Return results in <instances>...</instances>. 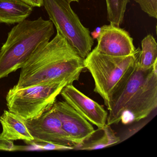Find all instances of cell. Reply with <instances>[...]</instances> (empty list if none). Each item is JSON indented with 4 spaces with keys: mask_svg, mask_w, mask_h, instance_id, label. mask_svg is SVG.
<instances>
[{
    "mask_svg": "<svg viewBox=\"0 0 157 157\" xmlns=\"http://www.w3.org/2000/svg\"><path fill=\"white\" fill-rule=\"evenodd\" d=\"M85 68L84 59L59 32L54 38L36 50L21 68L14 87L22 88L47 82L78 81Z\"/></svg>",
    "mask_w": 157,
    "mask_h": 157,
    "instance_id": "1",
    "label": "cell"
},
{
    "mask_svg": "<svg viewBox=\"0 0 157 157\" xmlns=\"http://www.w3.org/2000/svg\"><path fill=\"white\" fill-rule=\"evenodd\" d=\"M54 33L53 23L42 17L16 25L0 50V79L21 69L33 54L49 42Z\"/></svg>",
    "mask_w": 157,
    "mask_h": 157,
    "instance_id": "2",
    "label": "cell"
},
{
    "mask_svg": "<svg viewBox=\"0 0 157 157\" xmlns=\"http://www.w3.org/2000/svg\"><path fill=\"white\" fill-rule=\"evenodd\" d=\"M140 52L139 47L129 56H113L101 54L94 48L84 59V67L94 81V91L103 98L107 108L113 96L130 76Z\"/></svg>",
    "mask_w": 157,
    "mask_h": 157,
    "instance_id": "3",
    "label": "cell"
},
{
    "mask_svg": "<svg viewBox=\"0 0 157 157\" xmlns=\"http://www.w3.org/2000/svg\"><path fill=\"white\" fill-rule=\"evenodd\" d=\"M67 83L66 81L41 83L17 88L13 86L6 95L8 110L24 120L41 116L53 106Z\"/></svg>",
    "mask_w": 157,
    "mask_h": 157,
    "instance_id": "4",
    "label": "cell"
},
{
    "mask_svg": "<svg viewBox=\"0 0 157 157\" xmlns=\"http://www.w3.org/2000/svg\"><path fill=\"white\" fill-rule=\"evenodd\" d=\"M49 20L83 59L92 51L94 39L89 28L82 25L67 0H43Z\"/></svg>",
    "mask_w": 157,
    "mask_h": 157,
    "instance_id": "5",
    "label": "cell"
},
{
    "mask_svg": "<svg viewBox=\"0 0 157 157\" xmlns=\"http://www.w3.org/2000/svg\"><path fill=\"white\" fill-rule=\"evenodd\" d=\"M157 107V62L125 110L121 122L126 125L148 116Z\"/></svg>",
    "mask_w": 157,
    "mask_h": 157,
    "instance_id": "6",
    "label": "cell"
},
{
    "mask_svg": "<svg viewBox=\"0 0 157 157\" xmlns=\"http://www.w3.org/2000/svg\"><path fill=\"white\" fill-rule=\"evenodd\" d=\"M25 122L33 137V142L40 144L51 143L74 147L64 132L61 121L53 106L39 117L25 120Z\"/></svg>",
    "mask_w": 157,
    "mask_h": 157,
    "instance_id": "7",
    "label": "cell"
},
{
    "mask_svg": "<svg viewBox=\"0 0 157 157\" xmlns=\"http://www.w3.org/2000/svg\"><path fill=\"white\" fill-rule=\"evenodd\" d=\"M62 128L75 148L89 140L96 132L92 125L67 102L56 101L53 105Z\"/></svg>",
    "mask_w": 157,
    "mask_h": 157,
    "instance_id": "8",
    "label": "cell"
},
{
    "mask_svg": "<svg viewBox=\"0 0 157 157\" xmlns=\"http://www.w3.org/2000/svg\"><path fill=\"white\" fill-rule=\"evenodd\" d=\"M138 61L130 76L111 100L107 108L109 113L106 124L109 125L118 124L121 122L123 113L141 87L152 67L148 69H144L140 67Z\"/></svg>",
    "mask_w": 157,
    "mask_h": 157,
    "instance_id": "9",
    "label": "cell"
},
{
    "mask_svg": "<svg viewBox=\"0 0 157 157\" xmlns=\"http://www.w3.org/2000/svg\"><path fill=\"white\" fill-rule=\"evenodd\" d=\"M62 97L77 112L98 128H103L107 122L108 113L102 105L75 88L67 84L60 92Z\"/></svg>",
    "mask_w": 157,
    "mask_h": 157,
    "instance_id": "10",
    "label": "cell"
},
{
    "mask_svg": "<svg viewBox=\"0 0 157 157\" xmlns=\"http://www.w3.org/2000/svg\"><path fill=\"white\" fill-rule=\"evenodd\" d=\"M94 49L101 54L113 56H125L133 54L136 48L128 32L113 25L101 27Z\"/></svg>",
    "mask_w": 157,
    "mask_h": 157,
    "instance_id": "11",
    "label": "cell"
},
{
    "mask_svg": "<svg viewBox=\"0 0 157 157\" xmlns=\"http://www.w3.org/2000/svg\"><path fill=\"white\" fill-rule=\"evenodd\" d=\"M0 123L2 131L1 134L8 140H22L28 144H32L34 138L25 124V120L18 115L4 110L0 117Z\"/></svg>",
    "mask_w": 157,
    "mask_h": 157,
    "instance_id": "12",
    "label": "cell"
},
{
    "mask_svg": "<svg viewBox=\"0 0 157 157\" xmlns=\"http://www.w3.org/2000/svg\"><path fill=\"white\" fill-rule=\"evenodd\" d=\"M33 8L23 0H0V23L21 22L31 15Z\"/></svg>",
    "mask_w": 157,
    "mask_h": 157,
    "instance_id": "13",
    "label": "cell"
},
{
    "mask_svg": "<svg viewBox=\"0 0 157 157\" xmlns=\"http://www.w3.org/2000/svg\"><path fill=\"white\" fill-rule=\"evenodd\" d=\"M103 135L98 138L89 139L82 145L75 148L79 150H95L107 147L120 143V137L116 135L111 125L106 124L102 128Z\"/></svg>",
    "mask_w": 157,
    "mask_h": 157,
    "instance_id": "14",
    "label": "cell"
},
{
    "mask_svg": "<svg viewBox=\"0 0 157 157\" xmlns=\"http://www.w3.org/2000/svg\"><path fill=\"white\" fill-rule=\"evenodd\" d=\"M139 58V65L144 69H148L157 62V44L155 38L148 34L141 41Z\"/></svg>",
    "mask_w": 157,
    "mask_h": 157,
    "instance_id": "15",
    "label": "cell"
},
{
    "mask_svg": "<svg viewBox=\"0 0 157 157\" xmlns=\"http://www.w3.org/2000/svg\"><path fill=\"white\" fill-rule=\"evenodd\" d=\"M107 21L120 27L124 21L125 13L129 0H105Z\"/></svg>",
    "mask_w": 157,
    "mask_h": 157,
    "instance_id": "16",
    "label": "cell"
},
{
    "mask_svg": "<svg viewBox=\"0 0 157 157\" xmlns=\"http://www.w3.org/2000/svg\"><path fill=\"white\" fill-rule=\"evenodd\" d=\"M149 17L157 18V0H134Z\"/></svg>",
    "mask_w": 157,
    "mask_h": 157,
    "instance_id": "17",
    "label": "cell"
},
{
    "mask_svg": "<svg viewBox=\"0 0 157 157\" xmlns=\"http://www.w3.org/2000/svg\"><path fill=\"white\" fill-rule=\"evenodd\" d=\"M16 148L13 144V141L8 140L4 138L0 134V151H13L15 150Z\"/></svg>",
    "mask_w": 157,
    "mask_h": 157,
    "instance_id": "18",
    "label": "cell"
},
{
    "mask_svg": "<svg viewBox=\"0 0 157 157\" xmlns=\"http://www.w3.org/2000/svg\"><path fill=\"white\" fill-rule=\"evenodd\" d=\"M33 7H41L43 6V0H23Z\"/></svg>",
    "mask_w": 157,
    "mask_h": 157,
    "instance_id": "19",
    "label": "cell"
},
{
    "mask_svg": "<svg viewBox=\"0 0 157 157\" xmlns=\"http://www.w3.org/2000/svg\"><path fill=\"white\" fill-rule=\"evenodd\" d=\"M100 31H101V27H97L95 30L93 32L90 34L91 35L93 39H97L100 34Z\"/></svg>",
    "mask_w": 157,
    "mask_h": 157,
    "instance_id": "20",
    "label": "cell"
},
{
    "mask_svg": "<svg viewBox=\"0 0 157 157\" xmlns=\"http://www.w3.org/2000/svg\"><path fill=\"white\" fill-rule=\"evenodd\" d=\"M67 1L70 3L72 2H79V0H67Z\"/></svg>",
    "mask_w": 157,
    "mask_h": 157,
    "instance_id": "21",
    "label": "cell"
}]
</instances>
